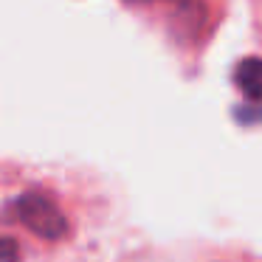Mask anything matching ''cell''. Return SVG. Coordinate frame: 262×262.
Masks as SVG:
<instances>
[{
  "label": "cell",
  "mask_w": 262,
  "mask_h": 262,
  "mask_svg": "<svg viewBox=\"0 0 262 262\" xmlns=\"http://www.w3.org/2000/svg\"><path fill=\"white\" fill-rule=\"evenodd\" d=\"M17 217L37 237H46V239H59L68 231V220L59 211V206L40 192H29L17 200Z\"/></svg>",
  "instance_id": "cell-1"
},
{
  "label": "cell",
  "mask_w": 262,
  "mask_h": 262,
  "mask_svg": "<svg viewBox=\"0 0 262 262\" xmlns=\"http://www.w3.org/2000/svg\"><path fill=\"white\" fill-rule=\"evenodd\" d=\"M234 79H237L239 91H243L245 96L254 99V102H259L262 99V59H256V57L243 59V62L237 65Z\"/></svg>",
  "instance_id": "cell-2"
},
{
  "label": "cell",
  "mask_w": 262,
  "mask_h": 262,
  "mask_svg": "<svg viewBox=\"0 0 262 262\" xmlns=\"http://www.w3.org/2000/svg\"><path fill=\"white\" fill-rule=\"evenodd\" d=\"M0 262H20V248L12 237L0 239Z\"/></svg>",
  "instance_id": "cell-3"
}]
</instances>
